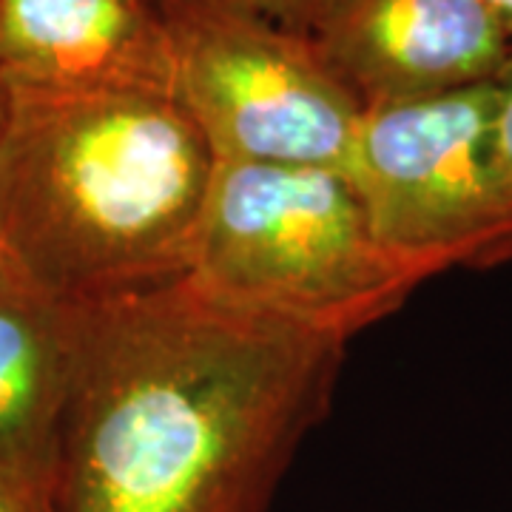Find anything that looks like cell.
<instances>
[{
    "mask_svg": "<svg viewBox=\"0 0 512 512\" xmlns=\"http://www.w3.org/2000/svg\"><path fill=\"white\" fill-rule=\"evenodd\" d=\"M308 37L362 109L490 83L512 55L481 0H336Z\"/></svg>",
    "mask_w": 512,
    "mask_h": 512,
    "instance_id": "obj_6",
    "label": "cell"
},
{
    "mask_svg": "<svg viewBox=\"0 0 512 512\" xmlns=\"http://www.w3.org/2000/svg\"><path fill=\"white\" fill-rule=\"evenodd\" d=\"M9 92L0 259L66 308L191 274L217 160L163 92Z\"/></svg>",
    "mask_w": 512,
    "mask_h": 512,
    "instance_id": "obj_2",
    "label": "cell"
},
{
    "mask_svg": "<svg viewBox=\"0 0 512 512\" xmlns=\"http://www.w3.org/2000/svg\"><path fill=\"white\" fill-rule=\"evenodd\" d=\"M345 345L191 276L80 308L46 512H268Z\"/></svg>",
    "mask_w": 512,
    "mask_h": 512,
    "instance_id": "obj_1",
    "label": "cell"
},
{
    "mask_svg": "<svg viewBox=\"0 0 512 512\" xmlns=\"http://www.w3.org/2000/svg\"><path fill=\"white\" fill-rule=\"evenodd\" d=\"M0 80L12 92H168L154 0H0Z\"/></svg>",
    "mask_w": 512,
    "mask_h": 512,
    "instance_id": "obj_7",
    "label": "cell"
},
{
    "mask_svg": "<svg viewBox=\"0 0 512 512\" xmlns=\"http://www.w3.org/2000/svg\"><path fill=\"white\" fill-rule=\"evenodd\" d=\"M498 86V106H495V160L501 171V183L507 188L512 202V55L504 72L495 80Z\"/></svg>",
    "mask_w": 512,
    "mask_h": 512,
    "instance_id": "obj_9",
    "label": "cell"
},
{
    "mask_svg": "<svg viewBox=\"0 0 512 512\" xmlns=\"http://www.w3.org/2000/svg\"><path fill=\"white\" fill-rule=\"evenodd\" d=\"M490 12H493L498 23L504 26V32L512 37V0H481Z\"/></svg>",
    "mask_w": 512,
    "mask_h": 512,
    "instance_id": "obj_12",
    "label": "cell"
},
{
    "mask_svg": "<svg viewBox=\"0 0 512 512\" xmlns=\"http://www.w3.org/2000/svg\"><path fill=\"white\" fill-rule=\"evenodd\" d=\"M74 345L77 311L0 259V473L43 507Z\"/></svg>",
    "mask_w": 512,
    "mask_h": 512,
    "instance_id": "obj_8",
    "label": "cell"
},
{
    "mask_svg": "<svg viewBox=\"0 0 512 512\" xmlns=\"http://www.w3.org/2000/svg\"><path fill=\"white\" fill-rule=\"evenodd\" d=\"M168 92L217 163L345 171L362 117L308 35L251 0H154Z\"/></svg>",
    "mask_w": 512,
    "mask_h": 512,
    "instance_id": "obj_4",
    "label": "cell"
},
{
    "mask_svg": "<svg viewBox=\"0 0 512 512\" xmlns=\"http://www.w3.org/2000/svg\"><path fill=\"white\" fill-rule=\"evenodd\" d=\"M495 80L362 109L345 177L373 234L421 279L512 259V202L495 160Z\"/></svg>",
    "mask_w": 512,
    "mask_h": 512,
    "instance_id": "obj_5",
    "label": "cell"
},
{
    "mask_svg": "<svg viewBox=\"0 0 512 512\" xmlns=\"http://www.w3.org/2000/svg\"><path fill=\"white\" fill-rule=\"evenodd\" d=\"M0 512H46V507L37 495L0 473Z\"/></svg>",
    "mask_w": 512,
    "mask_h": 512,
    "instance_id": "obj_11",
    "label": "cell"
},
{
    "mask_svg": "<svg viewBox=\"0 0 512 512\" xmlns=\"http://www.w3.org/2000/svg\"><path fill=\"white\" fill-rule=\"evenodd\" d=\"M251 3L279 26L299 35H311L316 23L325 18V12L336 0H251Z\"/></svg>",
    "mask_w": 512,
    "mask_h": 512,
    "instance_id": "obj_10",
    "label": "cell"
},
{
    "mask_svg": "<svg viewBox=\"0 0 512 512\" xmlns=\"http://www.w3.org/2000/svg\"><path fill=\"white\" fill-rule=\"evenodd\" d=\"M6 103H9V92H6V83L0 80V128H3V117H6Z\"/></svg>",
    "mask_w": 512,
    "mask_h": 512,
    "instance_id": "obj_13",
    "label": "cell"
},
{
    "mask_svg": "<svg viewBox=\"0 0 512 512\" xmlns=\"http://www.w3.org/2000/svg\"><path fill=\"white\" fill-rule=\"evenodd\" d=\"M191 279L217 299L348 342L419 288L336 168L217 163Z\"/></svg>",
    "mask_w": 512,
    "mask_h": 512,
    "instance_id": "obj_3",
    "label": "cell"
}]
</instances>
